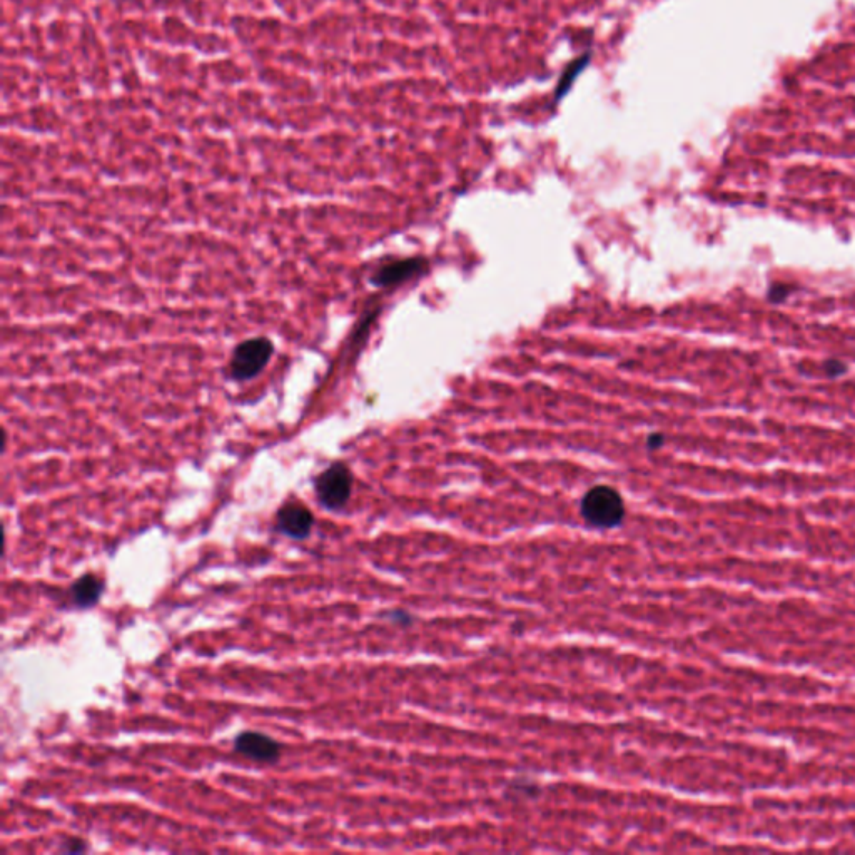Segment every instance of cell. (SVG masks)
Listing matches in <instances>:
<instances>
[{
    "label": "cell",
    "mask_w": 855,
    "mask_h": 855,
    "mask_svg": "<svg viewBox=\"0 0 855 855\" xmlns=\"http://www.w3.org/2000/svg\"><path fill=\"white\" fill-rule=\"evenodd\" d=\"M313 525V511L299 501H289L278 511V528L286 537L304 540L309 537Z\"/></svg>",
    "instance_id": "cell-4"
},
{
    "label": "cell",
    "mask_w": 855,
    "mask_h": 855,
    "mask_svg": "<svg viewBox=\"0 0 855 855\" xmlns=\"http://www.w3.org/2000/svg\"><path fill=\"white\" fill-rule=\"evenodd\" d=\"M62 852H67V854H74V852H84L87 850V845L84 844V840H71V842H67L62 847Z\"/></svg>",
    "instance_id": "cell-11"
},
{
    "label": "cell",
    "mask_w": 855,
    "mask_h": 855,
    "mask_svg": "<svg viewBox=\"0 0 855 855\" xmlns=\"http://www.w3.org/2000/svg\"><path fill=\"white\" fill-rule=\"evenodd\" d=\"M789 294V286H785V284H775V286H772V288L769 289V294H767V296H769L772 303H782Z\"/></svg>",
    "instance_id": "cell-10"
},
{
    "label": "cell",
    "mask_w": 855,
    "mask_h": 855,
    "mask_svg": "<svg viewBox=\"0 0 855 855\" xmlns=\"http://www.w3.org/2000/svg\"><path fill=\"white\" fill-rule=\"evenodd\" d=\"M423 268V261L420 259H405V261H396V263L386 264L380 271H376L373 283L376 286H390V284L400 283L403 279H408L413 274H418Z\"/></svg>",
    "instance_id": "cell-6"
},
{
    "label": "cell",
    "mask_w": 855,
    "mask_h": 855,
    "mask_svg": "<svg viewBox=\"0 0 855 855\" xmlns=\"http://www.w3.org/2000/svg\"><path fill=\"white\" fill-rule=\"evenodd\" d=\"M318 500L328 510H339L350 500L353 475L345 463H334L314 481Z\"/></svg>",
    "instance_id": "cell-2"
},
{
    "label": "cell",
    "mask_w": 855,
    "mask_h": 855,
    "mask_svg": "<svg viewBox=\"0 0 855 855\" xmlns=\"http://www.w3.org/2000/svg\"><path fill=\"white\" fill-rule=\"evenodd\" d=\"M234 750L254 762H274L279 759L281 747L269 735L243 732L234 740Z\"/></svg>",
    "instance_id": "cell-5"
},
{
    "label": "cell",
    "mask_w": 855,
    "mask_h": 855,
    "mask_svg": "<svg viewBox=\"0 0 855 855\" xmlns=\"http://www.w3.org/2000/svg\"><path fill=\"white\" fill-rule=\"evenodd\" d=\"M582 517L595 528H615L625 518V501L615 488L607 485L593 486L582 500Z\"/></svg>",
    "instance_id": "cell-1"
},
{
    "label": "cell",
    "mask_w": 855,
    "mask_h": 855,
    "mask_svg": "<svg viewBox=\"0 0 855 855\" xmlns=\"http://www.w3.org/2000/svg\"><path fill=\"white\" fill-rule=\"evenodd\" d=\"M588 62H590V54H587V56L580 57V59H577V61L572 62V64H570V67H568L567 71H565V74H563L562 79H560V84H558L557 87L558 101H560V99H563V97L567 96L568 89L573 86V82H575V79H577L578 74H580V72L585 69V66H587Z\"/></svg>",
    "instance_id": "cell-8"
},
{
    "label": "cell",
    "mask_w": 855,
    "mask_h": 855,
    "mask_svg": "<svg viewBox=\"0 0 855 855\" xmlns=\"http://www.w3.org/2000/svg\"><path fill=\"white\" fill-rule=\"evenodd\" d=\"M274 346L271 339L253 338L244 341L234 350L233 360L229 363L231 378L248 381L258 376L273 356Z\"/></svg>",
    "instance_id": "cell-3"
},
{
    "label": "cell",
    "mask_w": 855,
    "mask_h": 855,
    "mask_svg": "<svg viewBox=\"0 0 855 855\" xmlns=\"http://www.w3.org/2000/svg\"><path fill=\"white\" fill-rule=\"evenodd\" d=\"M662 445H663V436H660V435L650 436V440H648V446H650V448H652V450H655V448H660V446H662Z\"/></svg>",
    "instance_id": "cell-12"
},
{
    "label": "cell",
    "mask_w": 855,
    "mask_h": 855,
    "mask_svg": "<svg viewBox=\"0 0 855 855\" xmlns=\"http://www.w3.org/2000/svg\"><path fill=\"white\" fill-rule=\"evenodd\" d=\"M104 593V580L87 573L84 577L79 578L71 588L72 600L79 607H92L94 603L99 602V598Z\"/></svg>",
    "instance_id": "cell-7"
},
{
    "label": "cell",
    "mask_w": 855,
    "mask_h": 855,
    "mask_svg": "<svg viewBox=\"0 0 855 855\" xmlns=\"http://www.w3.org/2000/svg\"><path fill=\"white\" fill-rule=\"evenodd\" d=\"M824 371L830 378H837L847 373V365L839 360H829L824 363Z\"/></svg>",
    "instance_id": "cell-9"
}]
</instances>
